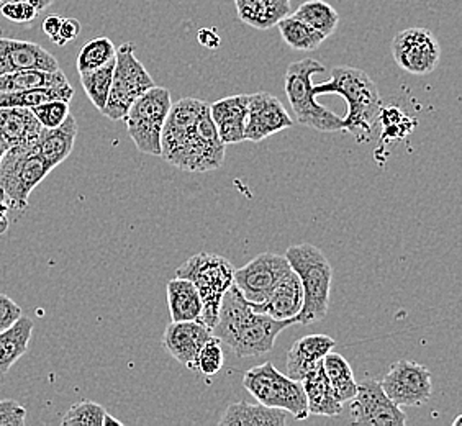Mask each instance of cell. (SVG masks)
Wrapping results in <instances>:
<instances>
[{"label": "cell", "mask_w": 462, "mask_h": 426, "mask_svg": "<svg viewBox=\"0 0 462 426\" xmlns=\"http://www.w3.org/2000/svg\"><path fill=\"white\" fill-rule=\"evenodd\" d=\"M69 82L61 69L43 71V69H23L0 76V94L2 92H20V90L51 88Z\"/></svg>", "instance_id": "f1b7e54d"}, {"label": "cell", "mask_w": 462, "mask_h": 426, "mask_svg": "<svg viewBox=\"0 0 462 426\" xmlns=\"http://www.w3.org/2000/svg\"><path fill=\"white\" fill-rule=\"evenodd\" d=\"M30 110L43 128H58L69 116V102L51 100L42 106H32Z\"/></svg>", "instance_id": "8d00e7d4"}, {"label": "cell", "mask_w": 462, "mask_h": 426, "mask_svg": "<svg viewBox=\"0 0 462 426\" xmlns=\"http://www.w3.org/2000/svg\"><path fill=\"white\" fill-rule=\"evenodd\" d=\"M284 256L302 282V309L295 315V321L299 325H311L325 319L333 281V267L328 259L320 248L310 243L291 246Z\"/></svg>", "instance_id": "277c9868"}, {"label": "cell", "mask_w": 462, "mask_h": 426, "mask_svg": "<svg viewBox=\"0 0 462 426\" xmlns=\"http://www.w3.org/2000/svg\"><path fill=\"white\" fill-rule=\"evenodd\" d=\"M9 2H15V0H0V7H4V5L9 4Z\"/></svg>", "instance_id": "c3c4849f"}, {"label": "cell", "mask_w": 462, "mask_h": 426, "mask_svg": "<svg viewBox=\"0 0 462 426\" xmlns=\"http://www.w3.org/2000/svg\"><path fill=\"white\" fill-rule=\"evenodd\" d=\"M300 18L307 25L320 32L325 38L333 35L339 25V14L323 0H309L292 14Z\"/></svg>", "instance_id": "1f68e13d"}, {"label": "cell", "mask_w": 462, "mask_h": 426, "mask_svg": "<svg viewBox=\"0 0 462 426\" xmlns=\"http://www.w3.org/2000/svg\"><path fill=\"white\" fill-rule=\"evenodd\" d=\"M78 138V122L69 114L58 128H42L36 136L33 146L38 154L46 161L50 168L60 166L62 161L68 160Z\"/></svg>", "instance_id": "44dd1931"}, {"label": "cell", "mask_w": 462, "mask_h": 426, "mask_svg": "<svg viewBox=\"0 0 462 426\" xmlns=\"http://www.w3.org/2000/svg\"><path fill=\"white\" fill-rule=\"evenodd\" d=\"M33 327L32 319L22 315L12 327L0 331V375L9 373L12 366L27 353Z\"/></svg>", "instance_id": "4316f807"}, {"label": "cell", "mask_w": 462, "mask_h": 426, "mask_svg": "<svg viewBox=\"0 0 462 426\" xmlns=\"http://www.w3.org/2000/svg\"><path fill=\"white\" fill-rule=\"evenodd\" d=\"M293 126L284 104L269 92L249 94L245 142L259 143Z\"/></svg>", "instance_id": "9a60e30c"}, {"label": "cell", "mask_w": 462, "mask_h": 426, "mask_svg": "<svg viewBox=\"0 0 462 426\" xmlns=\"http://www.w3.org/2000/svg\"><path fill=\"white\" fill-rule=\"evenodd\" d=\"M108 425L122 426V421H120V420H116V418L110 417V415H108V413H106V417H104V425H102V426H108Z\"/></svg>", "instance_id": "bcb514c9"}, {"label": "cell", "mask_w": 462, "mask_h": 426, "mask_svg": "<svg viewBox=\"0 0 462 426\" xmlns=\"http://www.w3.org/2000/svg\"><path fill=\"white\" fill-rule=\"evenodd\" d=\"M9 210L10 207L7 202H4V199H0V235H4V233H7L9 230Z\"/></svg>", "instance_id": "ee69618b"}, {"label": "cell", "mask_w": 462, "mask_h": 426, "mask_svg": "<svg viewBox=\"0 0 462 426\" xmlns=\"http://www.w3.org/2000/svg\"><path fill=\"white\" fill-rule=\"evenodd\" d=\"M225 148L210 116V104L184 97L171 106L161 134L162 160L189 172H208L222 166Z\"/></svg>", "instance_id": "6da1fadb"}, {"label": "cell", "mask_w": 462, "mask_h": 426, "mask_svg": "<svg viewBox=\"0 0 462 426\" xmlns=\"http://www.w3.org/2000/svg\"><path fill=\"white\" fill-rule=\"evenodd\" d=\"M351 421L355 425L403 426L407 417L402 407L387 397L381 382L365 379L357 384V394L351 400Z\"/></svg>", "instance_id": "4fadbf2b"}, {"label": "cell", "mask_w": 462, "mask_h": 426, "mask_svg": "<svg viewBox=\"0 0 462 426\" xmlns=\"http://www.w3.org/2000/svg\"><path fill=\"white\" fill-rule=\"evenodd\" d=\"M303 392L307 397L309 415L317 417H337L343 410V403L337 399L329 385L328 377L319 365L302 379Z\"/></svg>", "instance_id": "603a6c76"}, {"label": "cell", "mask_w": 462, "mask_h": 426, "mask_svg": "<svg viewBox=\"0 0 462 426\" xmlns=\"http://www.w3.org/2000/svg\"><path fill=\"white\" fill-rule=\"evenodd\" d=\"M212 337V329L202 321H171L162 337V345L178 363L192 367L199 349Z\"/></svg>", "instance_id": "e0dca14e"}, {"label": "cell", "mask_w": 462, "mask_h": 426, "mask_svg": "<svg viewBox=\"0 0 462 426\" xmlns=\"http://www.w3.org/2000/svg\"><path fill=\"white\" fill-rule=\"evenodd\" d=\"M116 48L114 42L107 36H98L82 46L78 54V71L88 72L97 69L108 61L116 60Z\"/></svg>", "instance_id": "836d02e7"}, {"label": "cell", "mask_w": 462, "mask_h": 426, "mask_svg": "<svg viewBox=\"0 0 462 426\" xmlns=\"http://www.w3.org/2000/svg\"><path fill=\"white\" fill-rule=\"evenodd\" d=\"M462 417L459 415V417L456 418V421H454L453 425L457 426L459 423H461Z\"/></svg>", "instance_id": "681fc988"}, {"label": "cell", "mask_w": 462, "mask_h": 426, "mask_svg": "<svg viewBox=\"0 0 462 426\" xmlns=\"http://www.w3.org/2000/svg\"><path fill=\"white\" fill-rule=\"evenodd\" d=\"M5 152H7V150H5V148H4L2 144H0V161H2V158H4V154H5Z\"/></svg>", "instance_id": "7dc6e473"}, {"label": "cell", "mask_w": 462, "mask_h": 426, "mask_svg": "<svg viewBox=\"0 0 462 426\" xmlns=\"http://www.w3.org/2000/svg\"><path fill=\"white\" fill-rule=\"evenodd\" d=\"M61 20L62 18L60 17V15H50V17H46L45 22H43V32H45L46 36H48L53 43L56 42V38H58V33H60Z\"/></svg>", "instance_id": "7bdbcfd3"}, {"label": "cell", "mask_w": 462, "mask_h": 426, "mask_svg": "<svg viewBox=\"0 0 462 426\" xmlns=\"http://www.w3.org/2000/svg\"><path fill=\"white\" fill-rule=\"evenodd\" d=\"M381 385L387 397L399 407H421L433 392L431 373L427 367L405 359L392 366Z\"/></svg>", "instance_id": "7c38bea8"}, {"label": "cell", "mask_w": 462, "mask_h": 426, "mask_svg": "<svg viewBox=\"0 0 462 426\" xmlns=\"http://www.w3.org/2000/svg\"><path fill=\"white\" fill-rule=\"evenodd\" d=\"M80 33L79 20L76 18H62L61 27H60V33L54 42L56 46H66L72 40H76Z\"/></svg>", "instance_id": "60d3db41"}, {"label": "cell", "mask_w": 462, "mask_h": 426, "mask_svg": "<svg viewBox=\"0 0 462 426\" xmlns=\"http://www.w3.org/2000/svg\"><path fill=\"white\" fill-rule=\"evenodd\" d=\"M337 341L328 335H309L293 343L287 353L285 369L293 381L302 382L303 377L321 365L323 357L328 355Z\"/></svg>", "instance_id": "ffe728a7"}, {"label": "cell", "mask_w": 462, "mask_h": 426, "mask_svg": "<svg viewBox=\"0 0 462 426\" xmlns=\"http://www.w3.org/2000/svg\"><path fill=\"white\" fill-rule=\"evenodd\" d=\"M22 309L18 303L14 302L9 295L0 293V331L9 329L20 317Z\"/></svg>", "instance_id": "ab89813d"}, {"label": "cell", "mask_w": 462, "mask_h": 426, "mask_svg": "<svg viewBox=\"0 0 462 426\" xmlns=\"http://www.w3.org/2000/svg\"><path fill=\"white\" fill-rule=\"evenodd\" d=\"M248 102V94H240L220 98L210 104V116L223 144H238L245 142Z\"/></svg>", "instance_id": "d6986e66"}, {"label": "cell", "mask_w": 462, "mask_h": 426, "mask_svg": "<svg viewBox=\"0 0 462 426\" xmlns=\"http://www.w3.org/2000/svg\"><path fill=\"white\" fill-rule=\"evenodd\" d=\"M168 305L172 321H194L202 315V301L196 285L184 277H174L168 282Z\"/></svg>", "instance_id": "484cf974"}, {"label": "cell", "mask_w": 462, "mask_h": 426, "mask_svg": "<svg viewBox=\"0 0 462 426\" xmlns=\"http://www.w3.org/2000/svg\"><path fill=\"white\" fill-rule=\"evenodd\" d=\"M107 410L92 400H80L64 413L62 426H102Z\"/></svg>", "instance_id": "d590c367"}, {"label": "cell", "mask_w": 462, "mask_h": 426, "mask_svg": "<svg viewBox=\"0 0 462 426\" xmlns=\"http://www.w3.org/2000/svg\"><path fill=\"white\" fill-rule=\"evenodd\" d=\"M249 302V301H248ZM303 303L302 282L295 271L291 269L287 274L277 282L273 291L267 293L263 302H249L251 309L259 313H266L276 320L295 319L300 311Z\"/></svg>", "instance_id": "ac0fdd59"}, {"label": "cell", "mask_w": 462, "mask_h": 426, "mask_svg": "<svg viewBox=\"0 0 462 426\" xmlns=\"http://www.w3.org/2000/svg\"><path fill=\"white\" fill-rule=\"evenodd\" d=\"M243 385L266 407L285 410L299 421L309 418L302 382L293 381L287 374L277 371L273 363H264L246 371L243 375Z\"/></svg>", "instance_id": "ba28073f"}, {"label": "cell", "mask_w": 462, "mask_h": 426, "mask_svg": "<svg viewBox=\"0 0 462 426\" xmlns=\"http://www.w3.org/2000/svg\"><path fill=\"white\" fill-rule=\"evenodd\" d=\"M220 426H285L287 425V412L281 409L266 407L263 403H248L238 402L231 403L225 410L223 417L218 421Z\"/></svg>", "instance_id": "d4e9b609"}, {"label": "cell", "mask_w": 462, "mask_h": 426, "mask_svg": "<svg viewBox=\"0 0 462 426\" xmlns=\"http://www.w3.org/2000/svg\"><path fill=\"white\" fill-rule=\"evenodd\" d=\"M0 14L14 23H30L38 15V10L25 0H15L0 7Z\"/></svg>", "instance_id": "74e56055"}, {"label": "cell", "mask_w": 462, "mask_h": 426, "mask_svg": "<svg viewBox=\"0 0 462 426\" xmlns=\"http://www.w3.org/2000/svg\"><path fill=\"white\" fill-rule=\"evenodd\" d=\"M114 68H116V60L108 61L107 64L100 66L97 69L80 72V84L86 90L90 102L100 112L106 108V104H107L108 92H110L112 78H114Z\"/></svg>", "instance_id": "d6a6232c"}, {"label": "cell", "mask_w": 462, "mask_h": 426, "mask_svg": "<svg viewBox=\"0 0 462 426\" xmlns=\"http://www.w3.org/2000/svg\"><path fill=\"white\" fill-rule=\"evenodd\" d=\"M25 417L27 410L15 400H0V426H22Z\"/></svg>", "instance_id": "f35d334b"}, {"label": "cell", "mask_w": 462, "mask_h": 426, "mask_svg": "<svg viewBox=\"0 0 462 426\" xmlns=\"http://www.w3.org/2000/svg\"><path fill=\"white\" fill-rule=\"evenodd\" d=\"M222 341L214 335L208 338L204 343V347L199 349L196 359L192 363V371L194 373L202 374L205 377H214L217 374L220 373L223 367V356Z\"/></svg>", "instance_id": "e575fe53"}, {"label": "cell", "mask_w": 462, "mask_h": 426, "mask_svg": "<svg viewBox=\"0 0 462 426\" xmlns=\"http://www.w3.org/2000/svg\"><path fill=\"white\" fill-rule=\"evenodd\" d=\"M23 69L56 71L60 69V64L43 46L0 36V76Z\"/></svg>", "instance_id": "2e32d148"}, {"label": "cell", "mask_w": 462, "mask_h": 426, "mask_svg": "<svg viewBox=\"0 0 462 426\" xmlns=\"http://www.w3.org/2000/svg\"><path fill=\"white\" fill-rule=\"evenodd\" d=\"M276 27H279L285 43L295 51H315L327 40L320 32H317L315 28H311L303 20L293 15L282 18Z\"/></svg>", "instance_id": "4dcf8cb0"}, {"label": "cell", "mask_w": 462, "mask_h": 426, "mask_svg": "<svg viewBox=\"0 0 462 426\" xmlns=\"http://www.w3.org/2000/svg\"><path fill=\"white\" fill-rule=\"evenodd\" d=\"M154 84L150 72L143 66V62L134 54V43L126 42L116 48V68L112 86L108 92L107 104L102 114L110 120H124L128 108L134 100L143 96Z\"/></svg>", "instance_id": "30bf717a"}, {"label": "cell", "mask_w": 462, "mask_h": 426, "mask_svg": "<svg viewBox=\"0 0 462 426\" xmlns=\"http://www.w3.org/2000/svg\"><path fill=\"white\" fill-rule=\"evenodd\" d=\"M292 267L285 256L276 253H261L251 259L246 266L235 269L233 284L240 289L243 297L249 302H263L273 287L284 277Z\"/></svg>", "instance_id": "5bb4252c"}, {"label": "cell", "mask_w": 462, "mask_h": 426, "mask_svg": "<svg viewBox=\"0 0 462 426\" xmlns=\"http://www.w3.org/2000/svg\"><path fill=\"white\" fill-rule=\"evenodd\" d=\"M338 94L346 100L347 116L343 130L353 134L357 143L371 142L383 114V97L379 89L363 69L351 66H337L331 69V79L313 86V96Z\"/></svg>", "instance_id": "3957f363"}, {"label": "cell", "mask_w": 462, "mask_h": 426, "mask_svg": "<svg viewBox=\"0 0 462 426\" xmlns=\"http://www.w3.org/2000/svg\"><path fill=\"white\" fill-rule=\"evenodd\" d=\"M25 2L32 4V5L38 10V14H40V12L48 9V7L53 4L54 0H25Z\"/></svg>", "instance_id": "f6af8a7d"}, {"label": "cell", "mask_w": 462, "mask_h": 426, "mask_svg": "<svg viewBox=\"0 0 462 426\" xmlns=\"http://www.w3.org/2000/svg\"><path fill=\"white\" fill-rule=\"evenodd\" d=\"M42 128L30 108L0 106V144L5 150L33 142Z\"/></svg>", "instance_id": "7402d4cb"}, {"label": "cell", "mask_w": 462, "mask_h": 426, "mask_svg": "<svg viewBox=\"0 0 462 426\" xmlns=\"http://www.w3.org/2000/svg\"><path fill=\"white\" fill-rule=\"evenodd\" d=\"M33 142L10 148L0 161V199H5L10 208H27L30 194L53 171Z\"/></svg>", "instance_id": "52a82bcc"}, {"label": "cell", "mask_w": 462, "mask_h": 426, "mask_svg": "<svg viewBox=\"0 0 462 426\" xmlns=\"http://www.w3.org/2000/svg\"><path fill=\"white\" fill-rule=\"evenodd\" d=\"M295 323V319L276 320L253 310L240 289L233 284L223 295L212 335L241 359L258 357L271 353L281 331Z\"/></svg>", "instance_id": "7a4b0ae2"}, {"label": "cell", "mask_w": 462, "mask_h": 426, "mask_svg": "<svg viewBox=\"0 0 462 426\" xmlns=\"http://www.w3.org/2000/svg\"><path fill=\"white\" fill-rule=\"evenodd\" d=\"M321 366L328 377L329 385L335 392L337 399L341 403H346L355 399V395L357 394V382H356L355 373L346 359L338 353L329 351L328 355L323 357Z\"/></svg>", "instance_id": "83f0119b"}, {"label": "cell", "mask_w": 462, "mask_h": 426, "mask_svg": "<svg viewBox=\"0 0 462 426\" xmlns=\"http://www.w3.org/2000/svg\"><path fill=\"white\" fill-rule=\"evenodd\" d=\"M238 18L256 30H271L291 15V0H235Z\"/></svg>", "instance_id": "cb8c5ba5"}, {"label": "cell", "mask_w": 462, "mask_h": 426, "mask_svg": "<svg viewBox=\"0 0 462 426\" xmlns=\"http://www.w3.org/2000/svg\"><path fill=\"white\" fill-rule=\"evenodd\" d=\"M176 275L196 285L202 301V315L199 321H202L207 329H214L218 321L223 295L233 285V264L218 255L199 253L180 264Z\"/></svg>", "instance_id": "8992f818"}, {"label": "cell", "mask_w": 462, "mask_h": 426, "mask_svg": "<svg viewBox=\"0 0 462 426\" xmlns=\"http://www.w3.org/2000/svg\"><path fill=\"white\" fill-rule=\"evenodd\" d=\"M392 56L403 71L427 76L435 71L441 58V46L433 32L415 27L402 30L392 40Z\"/></svg>", "instance_id": "8fae6325"}, {"label": "cell", "mask_w": 462, "mask_h": 426, "mask_svg": "<svg viewBox=\"0 0 462 426\" xmlns=\"http://www.w3.org/2000/svg\"><path fill=\"white\" fill-rule=\"evenodd\" d=\"M74 97V89L69 82L51 88H38V89L20 90V92H2L0 94V106H42L51 100H64L71 102Z\"/></svg>", "instance_id": "f546056e"}, {"label": "cell", "mask_w": 462, "mask_h": 426, "mask_svg": "<svg viewBox=\"0 0 462 426\" xmlns=\"http://www.w3.org/2000/svg\"><path fill=\"white\" fill-rule=\"evenodd\" d=\"M197 40H199L200 45L208 48V50H217V48H220V43H222V38L217 33L215 28H200L199 33H197Z\"/></svg>", "instance_id": "b9f144b4"}, {"label": "cell", "mask_w": 462, "mask_h": 426, "mask_svg": "<svg viewBox=\"0 0 462 426\" xmlns=\"http://www.w3.org/2000/svg\"><path fill=\"white\" fill-rule=\"evenodd\" d=\"M172 106L171 92L152 86L136 98L124 116L126 132L138 152L161 156V134Z\"/></svg>", "instance_id": "9c48e42d"}, {"label": "cell", "mask_w": 462, "mask_h": 426, "mask_svg": "<svg viewBox=\"0 0 462 426\" xmlns=\"http://www.w3.org/2000/svg\"><path fill=\"white\" fill-rule=\"evenodd\" d=\"M319 72H325V66L317 60L305 58L292 62L285 71V94L299 124L325 134L339 132L343 130L345 118L320 106L313 96L315 84L311 82V78Z\"/></svg>", "instance_id": "5b68a950"}]
</instances>
